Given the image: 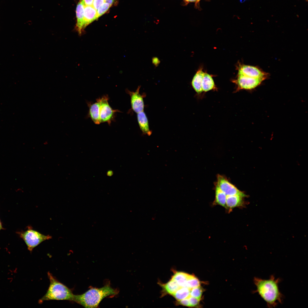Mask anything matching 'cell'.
Segmentation results:
<instances>
[{
  "label": "cell",
  "mask_w": 308,
  "mask_h": 308,
  "mask_svg": "<svg viewBox=\"0 0 308 308\" xmlns=\"http://www.w3.org/2000/svg\"><path fill=\"white\" fill-rule=\"evenodd\" d=\"M280 281L271 275L268 279H263L255 277L254 279L256 287L254 291L257 293L266 302L269 308L275 307L278 303H282L283 295L279 289L278 284Z\"/></svg>",
  "instance_id": "cell-1"
},
{
  "label": "cell",
  "mask_w": 308,
  "mask_h": 308,
  "mask_svg": "<svg viewBox=\"0 0 308 308\" xmlns=\"http://www.w3.org/2000/svg\"><path fill=\"white\" fill-rule=\"evenodd\" d=\"M118 291L108 285L99 288H91L81 295H74L73 301L85 308H96L102 300L109 296H114Z\"/></svg>",
  "instance_id": "cell-2"
},
{
  "label": "cell",
  "mask_w": 308,
  "mask_h": 308,
  "mask_svg": "<svg viewBox=\"0 0 308 308\" xmlns=\"http://www.w3.org/2000/svg\"><path fill=\"white\" fill-rule=\"evenodd\" d=\"M48 275L50 283L45 295L39 300V303L50 300H66L73 301L74 295L72 290L54 277L49 272Z\"/></svg>",
  "instance_id": "cell-3"
},
{
  "label": "cell",
  "mask_w": 308,
  "mask_h": 308,
  "mask_svg": "<svg viewBox=\"0 0 308 308\" xmlns=\"http://www.w3.org/2000/svg\"><path fill=\"white\" fill-rule=\"evenodd\" d=\"M28 227L26 230L18 232L17 233L24 241L28 250L31 252L43 241L52 238L50 235H45L33 230L30 226Z\"/></svg>",
  "instance_id": "cell-4"
},
{
  "label": "cell",
  "mask_w": 308,
  "mask_h": 308,
  "mask_svg": "<svg viewBox=\"0 0 308 308\" xmlns=\"http://www.w3.org/2000/svg\"><path fill=\"white\" fill-rule=\"evenodd\" d=\"M98 99L100 104V122H108L110 124L111 122L114 113L118 110H113L110 106L108 102V96L105 95Z\"/></svg>",
  "instance_id": "cell-5"
},
{
  "label": "cell",
  "mask_w": 308,
  "mask_h": 308,
  "mask_svg": "<svg viewBox=\"0 0 308 308\" xmlns=\"http://www.w3.org/2000/svg\"><path fill=\"white\" fill-rule=\"evenodd\" d=\"M265 79L238 74L236 82L238 87L237 91L242 89L251 90L254 89L259 85Z\"/></svg>",
  "instance_id": "cell-6"
},
{
  "label": "cell",
  "mask_w": 308,
  "mask_h": 308,
  "mask_svg": "<svg viewBox=\"0 0 308 308\" xmlns=\"http://www.w3.org/2000/svg\"><path fill=\"white\" fill-rule=\"evenodd\" d=\"M217 179L216 185L226 196L239 195L244 197L245 196V194L232 184L223 176L219 175L217 176Z\"/></svg>",
  "instance_id": "cell-7"
},
{
  "label": "cell",
  "mask_w": 308,
  "mask_h": 308,
  "mask_svg": "<svg viewBox=\"0 0 308 308\" xmlns=\"http://www.w3.org/2000/svg\"><path fill=\"white\" fill-rule=\"evenodd\" d=\"M140 86H139L135 92L127 91L131 98V104L132 110L137 114L144 111V104L143 98L146 95L139 93Z\"/></svg>",
  "instance_id": "cell-8"
},
{
  "label": "cell",
  "mask_w": 308,
  "mask_h": 308,
  "mask_svg": "<svg viewBox=\"0 0 308 308\" xmlns=\"http://www.w3.org/2000/svg\"><path fill=\"white\" fill-rule=\"evenodd\" d=\"M238 74L265 79H266L268 76L267 73L257 67L245 65H243L240 67Z\"/></svg>",
  "instance_id": "cell-9"
},
{
  "label": "cell",
  "mask_w": 308,
  "mask_h": 308,
  "mask_svg": "<svg viewBox=\"0 0 308 308\" xmlns=\"http://www.w3.org/2000/svg\"><path fill=\"white\" fill-rule=\"evenodd\" d=\"M85 6L83 0H80L76 9V23L75 29L79 35H81L82 34L84 30V12Z\"/></svg>",
  "instance_id": "cell-10"
},
{
  "label": "cell",
  "mask_w": 308,
  "mask_h": 308,
  "mask_svg": "<svg viewBox=\"0 0 308 308\" xmlns=\"http://www.w3.org/2000/svg\"><path fill=\"white\" fill-rule=\"evenodd\" d=\"M137 118L139 128L143 134L150 136L152 132L149 129L148 118L144 111L137 113Z\"/></svg>",
  "instance_id": "cell-11"
},
{
  "label": "cell",
  "mask_w": 308,
  "mask_h": 308,
  "mask_svg": "<svg viewBox=\"0 0 308 308\" xmlns=\"http://www.w3.org/2000/svg\"><path fill=\"white\" fill-rule=\"evenodd\" d=\"M244 197L239 195L227 196L226 210L230 212L233 208L242 206L244 204L243 198Z\"/></svg>",
  "instance_id": "cell-12"
},
{
  "label": "cell",
  "mask_w": 308,
  "mask_h": 308,
  "mask_svg": "<svg viewBox=\"0 0 308 308\" xmlns=\"http://www.w3.org/2000/svg\"><path fill=\"white\" fill-rule=\"evenodd\" d=\"M84 28L98 19L97 10L93 6H85L84 12Z\"/></svg>",
  "instance_id": "cell-13"
},
{
  "label": "cell",
  "mask_w": 308,
  "mask_h": 308,
  "mask_svg": "<svg viewBox=\"0 0 308 308\" xmlns=\"http://www.w3.org/2000/svg\"><path fill=\"white\" fill-rule=\"evenodd\" d=\"M88 105L89 106V116L94 123L97 125L100 124V104L99 101L97 99L96 102L92 104H88Z\"/></svg>",
  "instance_id": "cell-14"
},
{
  "label": "cell",
  "mask_w": 308,
  "mask_h": 308,
  "mask_svg": "<svg viewBox=\"0 0 308 308\" xmlns=\"http://www.w3.org/2000/svg\"><path fill=\"white\" fill-rule=\"evenodd\" d=\"M204 72L201 69H199L194 76L191 82L193 88L198 94H200L203 92L202 82Z\"/></svg>",
  "instance_id": "cell-15"
},
{
  "label": "cell",
  "mask_w": 308,
  "mask_h": 308,
  "mask_svg": "<svg viewBox=\"0 0 308 308\" xmlns=\"http://www.w3.org/2000/svg\"><path fill=\"white\" fill-rule=\"evenodd\" d=\"M215 189V198L213 204L220 205L226 209V199L227 196L216 185Z\"/></svg>",
  "instance_id": "cell-16"
},
{
  "label": "cell",
  "mask_w": 308,
  "mask_h": 308,
  "mask_svg": "<svg viewBox=\"0 0 308 308\" xmlns=\"http://www.w3.org/2000/svg\"><path fill=\"white\" fill-rule=\"evenodd\" d=\"M203 92H207L215 89V85L212 76L209 74L204 73L202 82Z\"/></svg>",
  "instance_id": "cell-17"
},
{
  "label": "cell",
  "mask_w": 308,
  "mask_h": 308,
  "mask_svg": "<svg viewBox=\"0 0 308 308\" xmlns=\"http://www.w3.org/2000/svg\"><path fill=\"white\" fill-rule=\"evenodd\" d=\"M203 292V289L200 286L191 289L190 295L191 297H194L200 300Z\"/></svg>",
  "instance_id": "cell-18"
},
{
  "label": "cell",
  "mask_w": 308,
  "mask_h": 308,
  "mask_svg": "<svg viewBox=\"0 0 308 308\" xmlns=\"http://www.w3.org/2000/svg\"><path fill=\"white\" fill-rule=\"evenodd\" d=\"M111 6V5L106 2L101 5L97 10L98 19L106 12Z\"/></svg>",
  "instance_id": "cell-19"
},
{
  "label": "cell",
  "mask_w": 308,
  "mask_h": 308,
  "mask_svg": "<svg viewBox=\"0 0 308 308\" xmlns=\"http://www.w3.org/2000/svg\"><path fill=\"white\" fill-rule=\"evenodd\" d=\"M200 300L193 297H191L189 298L190 307H194L199 303Z\"/></svg>",
  "instance_id": "cell-20"
},
{
  "label": "cell",
  "mask_w": 308,
  "mask_h": 308,
  "mask_svg": "<svg viewBox=\"0 0 308 308\" xmlns=\"http://www.w3.org/2000/svg\"><path fill=\"white\" fill-rule=\"evenodd\" d=\"M104 2L105 0H94L92 5L97 10L99 7Z\"/></svg>",
  "instance_id": "cell-21"
},
{
  "label": "cell",
  "mask_w": 308,
  "mask_h": 308,
  "mask_svg": "<svg viewBox=\"0 0 308 308\" xmlns=\"http://www.w3.org/2000/svg\"><path fill=\"white\" fill-rule=\"evenodd\" d=\"M153 64L156 66H157L160 63V61L157 57H153L152 59Z\"/></svg>",
  "instance_id": "cell-22"
},
{
  "label": "cell",
  "mask_w": 308,
  "mask_h": 308,
  "mask_svg": "<svg viewBox=\"0 0 308 308\" xmlns=\"http://www.w3.org/2000/svg\"><path fill=\"white\" fill-rule=\"evenodd\" d=\"M85 5H92L94 0H83Z\"/></svg>",
  "instance_id": "cell-23"
},
{
  "label": "cell",
  "mask_w": 308,
  "mask_h": 308,
  "mask_svg": "<svg viewBox=\"0 0 308 308\" xmlns=\"http://www.w3.org/2000/svg\"><path fill=\"white\" fill-rule=\"evenodd\" d=\"M113 172L112 171L110 170L108 171L107 173V175L109 177H111L113 175Z\"/></svg>",
  "instance_id": "cell-24"
},
{
  "label": "cell",
  "mask_w": 308,
  "mask_h": 308,
  "mask_svg": "<svg viewBox=\"0 0 308 308\" xmlns=\"http://www.w3.org/2000/svg\"><path fill=\"white\" fill-rule=\"evenodd\" d=\"M114 1V0H105V2L108 3L111 6L113 3Z\"/></svg>",
  "instance_id": "cell-25"
},
{
  "label": "cell",
  "mask_w": 308,
  "mask_h": 308,
  "mask_svg": "<svg viewBox=\"0 0 308 308\" xmlns=\"http://www.w3.org/2000/svg\"><path fill=\"white\" fill-rule=\"evenodd\" d=\"M185 0V1H187V2H196V1H197V0Z\"/></svg>",
  "instance_id": "cell-26"
},
{
  "label": "cell",
  "mask_w": 308,
  "mask_h": 308,
  "mask_svg": "<svg viewBox=\"0 0 308 308\" xmlns=\"http://www.w3.org/2000/svg\"><path fill=\"white\" fill-rule=\"evenodd\" d=\"M3 229L4 228L3 227L2 223L0 220V230Z\"/></svg>",
  "instance_id": "cell-27"
},
{
  "label": "cell",
  "mask_w": 308,
  "mask_h": 308,
  "mask_svg": "<svg viewBox=\"0 0 308 308\" xmlns=\"http://www.w3.org/2000/svg\"><path fill=\"white\" fill-rule=\"evenodd\" d=\"M200 0H197V2H198V1H200Z\"/></svg>",
  "instance_id": "cell-28"
}]
</instances>
